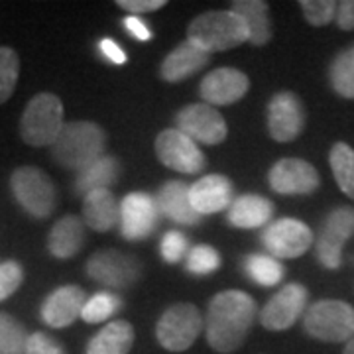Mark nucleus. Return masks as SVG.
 <instances>
[{
	"instance_id": "f257e3e1",
	"label": "nucleus",
	"mask_w": 354,
	"mask_h": 354,
	"mask_svg": "<svg viewBox=\"0 0 354 354\" xmlns=\"http://www.w3.org/2000/svg\"><path fill=\"white\" fill-rule=\"evenodd\" d=\"M256 301L241 290L216 293L207 309L205 333L209 346L221 354L239 351L252 329Z\"/></svg>"
},
{
	"instance_id": "f03ea898",
	"label": "nucleus",
	"mask_w": 354,
	"mask_h": 354,
	"mask_svg": "<svg viewBox=\"0 0 354 354\" xmlns=\"http://www.w3.org/2000/svg\"><path fill=\"white\" fill-rule=\"evenodd\" d=\"M106 146V134L99 124L87 120L67 122L62 134L51 146V156L67 169L81 171L83 167L99 160Z\"/></svg>"
},
{
	"instance_id": "7ed1b4c3",
	"label": "nucleus",
	"mask_w": 354,
	"mask_h": 354,
	"mask_svg": "<svg viewBox=\"0 0 354 354\" xmlns=\"http://www.w3.org/2000/svg\"><path fill=\"white\" fill-rule=\"evenodd\" d=\"M187 39L209 55L234 50L248 41V28L232 10H211L199 14L187 28Z\"/></svg>"
},
{
	"instance_id": "20e7f679",
	"label": "nucleus",
	"mask_w": 354,
	"mask_h": 354,
	"mask_svg": "<svg viewBox=\"0 0 354 354\" xmlns=\"http://www.w3.org/2000/svg\"><path fill=\"white\" fill-rule=\"evenodd\" d=\"M64 122V102L53 93H38L26 104L20 118V136L28 146L44 148L53 146L62 134Z\"/></svg>"
},
{
	"instance_id": "39448f33",
	"label": "nucleus",
	"mask_w": 354,
	"mask_h": 354,
	"mask_svg": "<svg viewBox=\"0 0 354 354\" xmlns=\"http://www.w3.org/2000/svg\"><path fill=\"white\" fill-rule=\"evenodd\" d=\"M305 333L321 342H348L354 337V307L339 299H323L305 309Z\"/></svg>"
},
{
	"instance_id": "423d86ee",
	"label": "nucleus",
	"mask_w": 354,
	"mask_h": 354,
	"mask_svg": "<svg viewBox=\"0 0 354 354\" xmlns=\"http://www.w3.org/2000/svg\"><path fill=\"white\" fill-rule=\"evenodd\" d=\"M16 201L24 209L28 215L36 218H48L55 211L57 195L51 177L34 165L18 167L10 177Z\"/></svg>"
},
{
	"instance_id": "0eeeda50",
	"label": "nucleus",
	"mask_w": 354,
	"mask_h": 354,
	"mask_svg": "<svg viewBox=\"0 0 354 354\" xmlns=\"http://www.w3.org/2000/svg\"><path fill=\"white\" fill-rule=\"evenodd\" d=\"M203 330L201 311L193 304H176L165 309L156 325V339L169 353L191 348Z\"/></svg>"
},
{
	"instance_id": "6e6552de",
	"label": "nucleus",
	"mask_w": 354,
	"mask_h": 354,
	"mask_svg": "<svg viewBox=\"0 0 354 354\" xmlns=\"http://www.w3.org/2000/svg\"><path fill=\"white\" fill-rule=\"evenodd\" d=\"M140 262L118 250H101L93 254L87 262L88 278L95 279L111 290H127L134 286L140 278Z\"/></svg>"
},
{
	"instance_id": "1a4fd4ad",
	"label": "nucleus",
	"mask_w": 354,
	"mask_h": 354,
	"mask_svg": "<svg viewBox=\"0 0 354 354\" xmlns=\"http://www.w3.org/2000/svg\"><path fill=\"white\" fill-rule=\"evenodd\" d=\"M156 156L158 160L179 174H199L205 167V156L193 140L177 128H167L156 138Z\"/></svg>"
},
{
	"instance_id": "9d476101",
	"label": "nucleus",
	"mask_w": 354,
	"mask_h": 354,
	"mask_svg": "<svg viewBox=\"0 0 354 354\" xmlns=\"http://www.w3.org/2000/svg\"><path fill=\"white\" fill-rule=\"evenodd\" d=\"M177 130L187 134L193 142H203L207 146H216L227 140L228 128L223 114L215 106L197 102L181 109L176 116Z\"/></svg>"
},
{
	"instance_id": "9b49d317",
	"label": "nucleus",
	"mask_w": 354,
	"mask_h": 354,
	"mask_svg": "<svg viewBox=\"0 0 354 354\" xmlns=\"http://www.w3.org/2000/svg\"><path fill=\"white\" fill-rule=\"evenodd\" d=\"M309 291L301 283H288L260 311V323L268 330H288L304 315Z\"/></svg>"
},
{
	"instance_id": "f8f14e48",
	"label": "nucleus",
	"mask_w": 354,
	"mask_h": 354,
	"mask_svg": "<svg viewBox=\"0 0 354 354\" xmlns=\"http://www.w3.org/2000/svg\"><path fill=\"white\" fill-rule=\"evenodd\" d=\"M305 127V109L301 99L291 93L281 91L272 97L268 104V132L276 142H293Z\"/></svg>"
},
{
	"instance_id": "ddd939ff",
	"label": "nucleus",
	"mask_w": 354,
	"mask_h": 354,
	"mask_svg": "<svg viewBox=\"0 0 354 354\" xmlns=\"http://www.w3.org/2000/svg\"><path fill=\"white\" fill-rule=\"evenodd\" d=\"M272 191L279 195H311L319 189L321 177L313 165L297 158H283L268 174Z\"/></svg>"
},
{
	"instance_id": "4468645a",
	"label": "nucleus",
	"mask_w": 354,
	"mask_h": 354,
	"mask_svg": "<svg viewBox=\"0 0 354 354\" xmlns=\"http://www.w3.org/2000/svg\"><path fill=\"white\" fill-rule=\"evenodd\" d=\"M354 234V209H335L321 230L317 241V258L327 270H337L342 264V244Z\"/></svg>"
},
{
	"instance_id": "2eb2a0df",
	"label": "nucleus",
	"mask_w": 354,
	"mask_h": 354,
	"mask_svg": "<svg viewBox=\"0 0 354 354\" xmlns=\"http://www.w3.org/2000/svg\"><path fill=\"white\" fill-rule=\"evenodd\" d=\"M266 248L276 258H297L304 256L313 244V232L297 218H279L266 228L262 234Z\"/></svg>"
},
{
	"instance_id": "dca6fc26",
	"label": "nucleus",
	"mask_w": 354,
	"mask_h": 354,
	"mask_svg": "<svg viewBox=\"0 0 354 354\" xmlns=\"http://www.w3.org/2000/svg\"><path fill=\"white\" fill-rule=\"evenodd\" d=\"M158 203L148 193H130L120 203V234L127 241H144L158 225Z\"/></svg>"
},
{
	"instance_id": "f3484780",
	"label": "nucleus",
	"mask_w": 354,
	"mask_h": 354,
	"mask_svg": "<svg viewBox=\"0 0 354 354\" xmlns=\"http://www.w3.org/2000/svg\"><path fill=\"white\" fill-rule=\"evenodd\" d=\"M250 88V79L241 69L232 67H218L215 71L203 77L199 95L205 104L211 106H227L241 101Z\"/></svg>"
},
{
	"instance_id": "a211bd4d",
	"label": "nucleus",
	"mask_w": 354,
	"mask_h": 354,
	"mask_svg": "<svg viewBox=\"0 0 354 354\" xmlns=\"http://www.w3.org/2000/svg\"><path fill=\"white\" fill-rule=\"evenodd\" d=\"M87 293L79 286H64L53 290L41 305V319L53 329H65L83 313Z\"/></svg>"
},
{
	"instance_id": "6ab92c4d",
	"label": "nucleus",
	"mask_w": 354,
	"mask_h": 354,
	"mask_svg": "<svg viewBox=\"0 0 354 354\" xmlns=\"http://www.w3.org/2000/svg\"><path fill=\"white\" fill-rule=\"evenodd\" d=\"M191 207L199 215L221 213L232 205V183L225 176H205L189 187Z\"/></svg>"
},
{
	"instance_id": "aec40b11",
	"label": "nucleus",
	"mask_w": 354,
	"mask_h": 354,
	"mask_svg": "<svg viewBox=\"0 0 354 354\" xmlns=\"http://www.w3.org/2000/svg\"><path fill=\"white\" fill-rule=\"evenodd\" d=\"M207 64H209V53L197 48L195 44H191L189 39H185L171 53L165 55L160 73L167 83H179L187 77L195 75L197 71H201Z\"/></svg>"
},
{
	"instance_id": "412c9836",
	"label": "nucleus",
	"mask_w": 354,
	"mask_h": 354,
	"mask_svg": "<svg viewBox=\"0 0 354 354\" xmlns=\"http://www.w3.org/2000/svg\"><path fill=\"white\" fill-rule=\"evenodd\" d=\"M85 225L97 232H109L120 223V205L109 189L91 191L83 201Z\"/></svg>"
},
{
	"instance_id": "4be33fe9",
	"label": "nucleus",
	"mask_w": 354,
	"mask_h": 354,
	"mask_svg": "<svg viewBox=\"0 0 354 354\" xmlns=\"http://www.w3.org/2000/svg\"><path fill=\"white\" fill-rule=\"evenodd\" d=\"M85 242V225L79 216H64L57 221L48 236V250L57 260L73 258Z\"/></svg>"
},
{
	"instance_id": "5701e85b",
	"label": "nucleus",
	"mask_w": 354,
	"mask_h": 354,
	"mask_svg": "<svg viewBox=\"0 0 354 354\" xmlns=\"http://www.w3.org/2000/svg\"><path fill=\"white\" fill-rule=\"evenodd\" d=\"M158 209L179 225H197L201 215L191 207L189 187L183 181H167L158 195Z\"/></svg>"
},
{
	"instance_id": "b1692460",
	"label": "nucleus",
	"mask_w": 354,
	"mask_h": 354,
	"mask_svg": "<svg viewBox=\"0 0 354 354\" xmlns=\"http://www.w3.org/2000/svg\"><path fill=\"white\" fill-rule=\"evenodd\" d=\"M232 12L241 16L248 28V41L252 46H266L272 39L270 6L264 0H236L232 2Z\"/></svg>"
},
{
	"instance_id": "393cba45",
	"label": "nucleus",
	"mask_w": 354,
	"mask_h": 354,
	"mask_svg": "<svg viewBox=\"0 0 354 354\" xmlns=\"http://www.w3.org/2000/svg\"><path fill=\"white\" fill-rule=\"evenodd\" d=\"M274 205L260 195H242L228 209V223L236 228L264 227L272 218Z\"/></svg>"
},
{
	"instance_id": "a878e982",
	"label": "nucleus",
	"mask_w": 354,
	"mask_h": 354,
	"mask_svg": "<svg viewBox=\"0 0 354 354\" xmlns=\"http://www.w3.org/2000/svg\"><path fill=\"white\" fill-rule=\"evenodd\" d=\"M134 344V327L128 321H113L87 344V354H128Z\"/></svg>"
},
{
	"instance_id": "bb28decb",
	"label": "nucleus",
	"mask_w": 354,
	"mask_h": 354,
	"mask_svg": "<svg viewBox=\"0 0 354 354\" xmlns=\"http://www.w3.org/2000/svg\"><path fill=\"white\" fill-rule=\"evenodd\" d=\"M118 176H120L118 160L102 153L99 160H95L93 164H88L77 174L75 189L83 195H88L91 191L97 189H109V185L116 183Z\"/></svg>"
},
{
	"instance_id": "cd10ccee",
	"label": "nucleus",
	"mask_w": 354,
	"mask_h": 354,
	"mask_svg": "<svg viewBox=\"0 0 354 354\" xmlns=\"http://www.w3.org/2000/svg\"><path fill=\"white\" fill-rule=\"evenodd\" d=\"M329 164L333 169V176L337 179L339 189L354 199V150L344 144V142H337L329 153Z\"/></svg>"
},
{
	"instance_id": "c85d7f7f",
	"label": "nucleus",
	"mask_w": 354,
	"mask_h": 354,
	"mask_svg": "<svg viewBox=\"0 0 354 354\" xmlns=\"http://www.w3.org/2000/svg\"><path fill=\"white\" fill-rule=\"evenodd\" d=\"M330 87L344 99H354V46L341 51L329 69Z\"/></svg>"
},
{
	"instance_id": "c756f323",
	"label": "nucleus",
	"mask_w": 354,
	"mask_h": 354,
	"mask_svg": "<svg viewBox=\"0 0 354 354\" xmlns=\"http://www.w3.org/2000/svg\"><path fill=\"white\" fill-rule=\"evenodd\" d=\"M246 268V274L260 286L266 288H272V286H278L279 281L283 279V266L279 264L274 256H266V254H252L246 258L244 262Z\"/></svg>"
},
{
	"instance_id": "7c9ffc66",
	"label": "nucleus",
	"mask_w": 354,
	"mask_h": 354,
	"mask_svg": "<svg viewBox=\"0 0 354 354\" xmlns=\"http://www.w3.org/2000/svg\"><path fill=\"white\" fill-rule=\"evenodd\" d=\"M28 339L24 325L0 311V354H28Z\"/></svg>"
},
{
	"instance_id": "2f4dec72",
	"label": "nucleus",
	"mask_w": 354,
	"mask_h": 354,
	"mask_svg": "<svg viewBox=\"0 0 354 354\" xmlns=\"http://www.w3.org/2000/svg\"><path fill=\"white\" fill-rule=\"evenodd\" d=\"M120 305H122V299L116 293L101 291V293H97L91 299H87V304L83 307V313H81V319L88 325L102 323L109 317H113L120 309Z\"/></svg>"
},
{
	"instance_id": "473e14b6",
	"label": "nucleus",
	"mask_w": 354,
	"mask_h": 354,
	"mask_svg": "<svg viewBox=\"0 0 354 354\" xmlns=\"http://www.w3.org/2000/svg\"><path fill=\"white\" fill-rule=\"evenodd\" d=\"M20 77V57L12 48H0V104L12 97Z\"/></svg>"
},
{
	"instance_id": "72a5a7b5",
	"label": "nucleus",
	"mask_w": 354,
	"mask_h": 354,
	"mask_svg": "<svg viewBox=\"0 0 354 354\" xmlns=\"http://www.w3.org/2000/svg\"><path fill=\"white\" fill-rule=\"evenodd\" d=\"M218 268H221V254L216 252L213 246L201 244L187 254V272L195 276L213 274Z\"/></svg>"
},
{
	"instance_id": "f704fd0d",
	"label": "nucleus",
	"mask_w": 354,
	"mask_h": 354,
	"mask_svg": "<svg viewBox=\"0 0 354 354\" xmlns=\"http://www.w3.org/2000/svg\"><path fill=\"white\" fill-rule=\"evenodd\" d=\"M337 4L335 0H301L299 6L304 10L305 20L311 26H327L337 14Z\"/></svg>"
},
{
	"instance_id": "c9c22d12",
	"label": "nucleus",
	"mask_w": 354,
	"mask_h": 354,
	"mask_svg": "<svg viewBox=\"0 0 354 354\" xmlns=\"http://www.w3.org/2000/svg\"><path fill=\"white\" fill-rule=\"evenodd\" d=\"M24 281V270L16 260L0 264V301L8 299Z\"/></svg>"
},
{
	"instance_id": "e433bc0d",
	"label": "nucleus",
	"mask_w": 354,
	"mask_h": 354,
	"mask_svg": "<svg viewBox=\"0 0 354 354\" xmlns=\"http://www.w3.org/2000/svg\"><path fill=\"white\" fill-rule=\"evenodd\" d=\"M187 248H189V241L185 239V234H181L179 230H169V232H165L164 239H162L160 252H162L164 262L177 264L187 254Z\"/></svg>"
},
{
	"instance_id": "4c0bfd02",
	"label": "nucleus",
	"mask_w": 354,
	"mask_h": 354,
	"mask_svg": "<svg viewBox=\"0 0 354 354\" xmlns=\"http://www.w3.org/2000/svg\"><path fill=\"white\" fill-rule=\"evenodd\" d=\"M28 354H67L64 344L46 333H34L28 339Z\"/></svg>"
},
{
	"instance_id": "58836bf2",
	"label": "nucleus",
	"mask_w": 354,
	"mask_h": 354,
	"mask_svg": "<svg viewBox=\"0 0 354 354\" xmlns=\"http://www.w3.org/2000/svg\"><path fill=\"white\" fill-rule=\"evenodd\" d=\"M165 0H116V6L118 8H124L128 12H153V10H160L164 8Z\"/></svg>"
},
{
	"instance_id": "ea45409f",
	"label": "nucleus",
	"mask_w": 354,
	"mask_h": 354,
	"mask_svg": "<svg viewBox=\"0 0 354 354\" xmlns=\"http://www.w3.org/2000/svg\"><path fill=\"white\" fill-rule=\"evenodd\" d=\"M99 50H101V53L111 62V64L114 65H124L128 62L127 53H124V50L114 41V39L111 38H102L101 41H99Z\"/></svg>"
},
{
	"instance_id": "a19ab883",
	"label": "nucleus",
	"mask_w": 354,
	"mask_h": 354,
	"mask_svg": "<svg viewBox=\"0 0 354 354\" xmlns=\"http://www.w3.org/2000/svg\"><path fill=\"white\" fill-rule=\"evenodd\" d=\"M335 20H337V26L344 32L354 30V0H342L337 4Z\"/></svg>"
},
{
	"instance_id": "79ce46f5",
	"label": "nucleus",
	"mask_w": 354,
	"mask_h": 354,
	"mask_svg": "<svg viewBox=\"0 0 354 354\" xmlns=\"http://www.w3.org/2000/svg\"><path fill=\"white\" fill-rule=\"evenodd\" d=\"M122 26L127 28V32L130 36H134L140 41H148V39H152V32H150V28L146 26V22H142L138 16H128L122 20Z\"/></svg>"
},
{
	"instance_id": "37998d69",
	"label": "nucleus",
	"mask_w": 354,
	"mask_h": 354,
	"mask_svg": "<svg viewBox=\"0 0 354 354\" xmlns=\"http://www.w3.org/2000/svg\"><path fill=\"white\" fill-rule=\"evenodd\" d=\"M342 354H354V337L351 341L346 342V346H344V353Z\"/></svg>"
}]
</instances>
